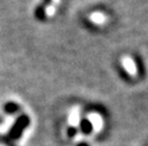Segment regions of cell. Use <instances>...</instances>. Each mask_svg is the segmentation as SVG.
<instances>
[{"mask_svg": "<svg viewBox=\"0 0 148 146\" xmlns=\"http://www.w3.org/2000/svg\"><path fill=\"white\" fill-rule=\"evenodd\" d=\"M28 124H29V117H27L25 115H22L21 117H18V120L14 124V126L12 129V132H10V136L12 137H17Z\"/></svg>", "mask_w": 148, "mask_h": 146, "instance_id": "cell-1", "label": "cell"}, {"mask_svg": "<svg viewBox=\"0 0 148 146\" xmlns=\"http://www.w3.org/2000/svg\"><path fill=\"white\" fill-rule=\"evenodd\" d=\"M52 0H43V2L40 5H38L35 9V17L39 21H44L46 17V10L45 8L51 3Z\"/></svg>", "mask_w": 148, "mask_h": 146, "instance_id": "cell-2", "label": "cell"}, {"mask_svg": "<svg viewBox=\"0 0 148 146\" xmlns=\"http://www.w3.org/2000/svg\"><path fill=\"white\" fill-rule=\"evenodd\" d=\"M81 128H82V131L83 132L89 133L91 131V129H92V123L90 121H88V120H83L81 122Z\"/></svg>", "mask_w": 148, "mask_h": 146, "instance_id": "cell-3", "label": "cell"}, {"mask_svg": "<svg viewBox=\"0 0 148 146\" xmlns=\"http://www.w3.org/2000/svg\"><path fill=\"white\" fill-rule=\"evenodd\" d=\"M17 109H18V105H16L15 102H7L5 106V110L7 113H10V114L15 113Z\"/></svg>", "mask_w": 148, "mask_h": 146, "instance_id": "cell-4", "label": "cell"}]
</instances>
